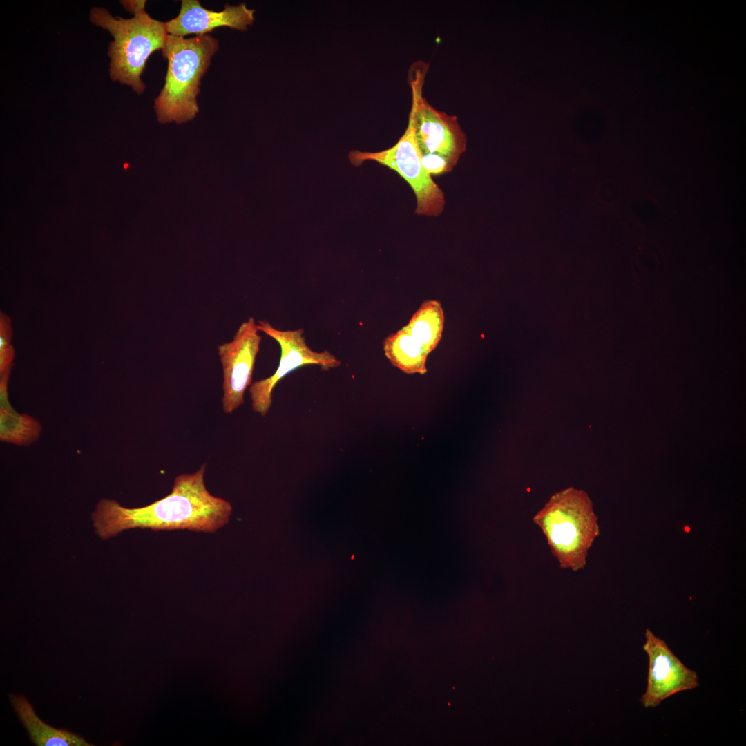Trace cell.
Returning a JSON list of instances; mask_svg holds the SVG:
<instances>
[{
    "label": "cell",
    "instance_id": "obj_1",
    "mask_svg": "<svg viewBox=\"0 0 746 746\" xmlns=\"http://www.w3.org/2000/svg\"><path fill=\"white\" fill-rule=\"evenodd\" d=\"M205 469L204 463L193 473L178 475L171 493L143 507L129 508L115 500L101 499L92 513L96 533L106 539L137 528L215 533L229 522L232 507L207 489Z\"/></svg>",
    "mask_w": 746,
    "mask_h": 746
},
{
    "label": "cell",
    "instance_id": "obj_2",
    "mask_svg": "<svg viewBox=\"0 0 746 746\" xmlns=\"http://www.w3.org/2000/svg\"><path fill=\"white\" fill-rule=\"evenodd\" d=\"M146 2H120L133 14L132 18L114 17L106 9L98 7L90 9L89 17L93 25L108 30L113 37L107 53L111 79L131 86L139 95L146 88L141 76L149 58L164 48L169 36L166 22L152 18L145 11Z\"/></svg>",
    "mask_w": 746,
    "mask_h": 746
},
{
    "label": "cell",
    "instance_id": "obj_3",
    "mask_svg": "<svg viewBox=\"0 0 746 746\" xmlns=\"http://www.w3.org/2000/svg\"><path fill=\"white\" fill-rule=\"evenodd\" d=\"M218 49V41L209 34L191 38L169 35L162 50L168 62L165 82L153 106L159 122L180 124L195 118L201 79Z\"/></svg>",
    "mask_w": 746,
    "mask_h": 746
},
{
    "label": "cell",
    "instance_id": "obj_4",
    "mask_svg": "<svg viewBox=\"0 0 746 746\" xmlns=\"http://www.w3.org/2000/svg\"><path fill=\"white\" fill-rule=\"evenodd\" d=\"M553 554L564 568L584 567L588 550L598 534L597 517L588 495L568 488L553 495L533 518Z\"/></svg>",
    "mask_w": 746,
    "mask_h": 746
},
{
    "label": "cell",
    "instance_id": "obj_5",
    "mask_svg": "<svg viewBox=\"0 0 746 746\" xmlns=\"http://www.w3.org/2000/svg\"><path fill=\"white\" fill-rule=\"evenodd\" d=\"M416 100L412 96V106L407 128L398 142L390 148L378 152L352 151L350 163L359 166L365 161H374L396 171L411 186L417 200L414 213L437 216L444 209L443 191L432 180L421 162V153L416 137Z\"/></svg>",
    "mask_w": 746,
    "mask_h": 746
},
{
    "label": "cell",
    "instance_id": "obj_6",
    "mask_svg": "<svg viewBox=\"0 0 746 746\" xmlns=\"http://www.w3.org/2000/svg\"><path fill=\"white\" fill-rule=\"evenodd\" d=\"M428 64L418 61L410 70L412 96L416 100V137L421 155L441 156L456 166L466 149V136L457 118L433 108L423 96Z\"/></svg>",
    "mask_w": 746,
    "mask_h": 746
},
{
    "label": "cell",
    "instance_id": "obj_7",
    "mask_svg": "<svg viewBox=\"0 0 746 746\" xmlns=\"http://www.w3.org/2000/svg\"><path fill=\"white\" fill-rule=\"evenodd\" d=\"M257 327L276 341L280 347V358L276 372L266 379L252 383L249 388L252 409L262 417L266 416L271 408L274 388L291 372L309 365H318L324 370L341 365V361L329 351L312 350L305 342L303 329L280 330L265 321H259Z\"/></svg>",
    "mask_w": 746,
    "mask_h": 746
},
{
    "label": "cell",
    "instance_id": "obj_8",
    "mask_svg": "<svg viewBox=\"0 0 746 746\" xmlns=\"http://www.w3.org/2000/svg\"><path fill=\"white\" fill-rule=\"evenodd\" d=\"M252 317L243 322L231 341L218 346L223 372L222 408L231 414L244 403V394L252 384L256 356L261 336Z\"/></svg>",
    "mask_w": 746,
    "mask_h": 746
},
{
    "label": "cell",
    "instance_id": "obj_9",
    "mask_svg": "<svg viewBox=\"0 0 746 746\" xmlns=\"http://www.w3.org/2000/svg\"><path fill=\"white\" fill-rule=\"evenodd\" d=\"M643 649L649 657V671L640 701L645 708L656 707L675 694L700 686L696 672L687 667L649 629L646 630Z\"/></svg>",
    "mask_w": 746,
    "mask_h": 746
},
{
    "label": "cell",
    "instance_id": "obj_10",
    "mask_svg": "<svg viewBox=\"0 0 746 746\" xmlns=\"http://www.w3.org/2000/svg\"><path fill=\"white\" fill-rule=\"evenodd\" d=\"M254 12L245 3L238 6L227 3L222 11H214L204 8L198 0H182L179 14L166 26L169 35L182 37L207 35L219 27L245 31L255 20Z\"/></svg>",
    "mask_w": 746,
    "mask_h": 746
},
{
    "label": "cell",
    "instance_id": "obj_11",
    "mask_svg": "<svg viewBox=\"0 0 746 746\" xmlns=\"http://www.w3.org/2000/svg\"><path fill=\"white\" fill-rule=\"evenodd\" d=\"M9 700L16 715L26 729L32 743L37 746H92L79 734L56 729L41 720L23 695L10 694Z\"/></svg>",
    "mask_w": 746,
    "mask_h": 746
},
{
    "label": "cell",
    "instance_id": "obj_12",
    "mask_svg": "<svg viewBox=\"0 0 746 746\" xmlns=\"http://www.w3.org/2000/svg\"><path fill=\"white\" fill-rule=\"evenodd\" d=\"M383 350L390 363L401 371L407 374L426 372L428 354L404 327L384 340Z\"/></svg>",
    "mask_w": 746,
    "mask_h": 746
},
{
    "label": "cell",
    "instance_id": "obj_13",
    "mask_svg": "<svg viewBox=\"0 0 746 746\" xmlns=\"http://www.w3.org/2000/svg\"><path fill=\"white\" fill-rule=\"evenodd\" d=\"M7 376L1 381V440L17 445L30 444L37 439L40 424L32 417L20 414L11 407L8 399Z\"/></svg>",
    "mask_w": 746,
    "mask_h": 746
},
{
    "label": "cell",
    "instance_id": "obj_14",
    "mask_svg": "<svg viewBox=\"0 0 746 746\" xmlns=\"http://www.w3.org/2000/svg\"><path fill=\"white\" fill-rule=\"evenodd\" d=\"M444 314L441 303L434 300L423 302L403 327L428 354L439 344L443 333Z\"/></svg>",
    "mask_w": 746,
    "mask_h": 746
},
{
    "label": "cell",
    "instance_id": "obj_15",
    "mask_svg": "<svg viewBox=\"0 0 746 746\" xmlns=\"http://www.w3.org/2000/svg\"><path fill=\"white\" fill-rule=\"evenodd\" d=\"M421 162L431 176L450 172L455 166L444 157L433 154L421 155Z\"/></svg>",
    "mask_w": 746,
    "mask_h": 746
}]
</instances>
